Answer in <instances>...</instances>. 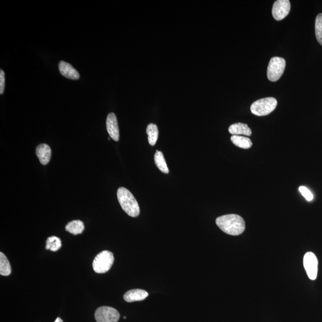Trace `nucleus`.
Returning <instances> with one entry per match:
<instances>
[{"label":"nucleus","mask_w":322,"mask_h":322,"mask_svg":"<svg viewBox=\"0 0 322 322\" xmlns=\"http://www.w3.org/2000/svg\"><path fill=\"white\" fill-rule=\"evenodd\" d=\"M291 10V3L289 0H277L273 6L272 15L275 20L279 21L285 18Z\"/></svg>","instance_id":"8"},{"label":"nucleus","mask_w":322,"mask_h":322,"mask_svg":"<svg viewBox=\"0 0 322 322\" xmlns=\"http://www.w3.org/2000/svg\"><path fill=\"white\" fill-rule=\"evenodd\" d=\"M218 227L223 232L232 236L240 235L245 230V223L243 218L237 214H228L218 217L215 221Z\"/></svg>","instance_id":"1"},{"label":"nucleus","mask_w":322,"mask_h":322,"mask_svg":"<svg viewBox=\"0 0 322 322\" xmlns=\"http://www.w3.org/2000/svg\"><path fill=\"white\" fill-rule=\"evenodd\" d=\"M84 228V223L82 221L73 220L68 224L65 229L68 232L76 235L83 233Z\"/></svg>","instance_id":"15"},{"label":"nucleus","mask_w":322,"mask_h":322,"mask_svg":"<svg viewBox=\"0 0 322 322\" xmlns=\"http://www.w3.org/2000/svg\"><path fill=\"white\" fill-rule=\"evenodd\" d=\"M120 206L126 213L132 217H137L140 214V207L135 196L125 187H119L117 192Z\"/></svg>","instance_id":"2"},{"label":"nucleus","mask_w":322,"mask_h":322,"mask_svg":"<svg viewBox=\"0 0 322 322\" xmlns=\"http://www.w3.org/2000/svg\"><path fill=\"white\" fill-rule=\"evenodd\" d=\"M286 67L285 60L282 57H274L270 59L267 68V77L270 81L279 80Z\"/></svg>","instance_id":"5"},{"label":"nucleus","mask_w":322,"mask_h":322,"mask_svg":"<svg viewBox=\"0 0 322 322\" xmlns=\"http://www.w3.org/2000/svg\"><path fill=\"white\" fill-rule=\"evenodd\" d=\"M229 132L233 136L244 135L250 136L252 135L251 130L247 124L236 123L231 125L229 128Z\"/></svg>","instance_id":"13"},{"label":"nucleus","mask_w":322,"mask_h":322,"mask_svg":"<svg viewBox=\"0 0 322 322\" xmlns=\"http://www.w3.org/2000/svg\"><path fill=\"white\" fill-rule=\"evenodd\" d=\"M12 272L10 264L3 253H0V275L7 276Z\"/></svg>","instance_id":"18"},{"label":"nucleus","mask_w":322,"mask_h":322,"mask_svg":"<svg viewBox=\"0 0 322 322\" xmlns=\"http://www.w3.org/2000/svg\"><path fill=\"white\" fill-rule=\"evenodd\" d=\"M146 133L148 136V141L151 146H155L157 143L159 135V131L157 125L154 124H150L147 127Z\"/></svg>","instance_id":"16"},{"label":"nucleus","mask_w":322,"mask_h":322,"mask_svg":"<svg viewBox=\"0 0 322 322\" xmlns=\"http://www.w3.org/2000/svg\"><path fill=\"white\" fill-rule=\"evenodd\" d=\"M62 247L61 239L56 236L49 237L46 241V249L56 252Z\"/></svg>","instance_id":"19"},{"label":"nucleus","mask_w":322,"mask_h":322,"mask_svg":"<svg viewBox=\"0 0 322 322\" xmlns=\"http://www.w3.org/2000/svg\"><path fill=\"white\" fill-rule=\"evenodd\" d=\"M149 294L143 289H136L128 291L124 294V299L125 301L132 302L143 301L148 297Z\"/></svg>","instance_id":"11"},{"label":"nucleus","mask_w":322,"mask_h":322,"mask_svg":"<svg viewBox=\"0 0 322 322\" xmlns=\"http://www.w3.org/2000/svg\"><path fill=\"white\" fill-rule=\"evenodd\" d=\"M114 256L113 253L103 251L95 256L92 262V268L97 274H105L113 266Z\"/></svg>","instance_id":"4"},{"label":"nucleus","mask_w":322,"mask_h":322,"mask_svg":"<svg viewBox=\"0 0 322 322\" xmlns=\"http://www.w3.org/2000/svg\"><path fill=\"white\" fill-rule=\"evenodd\" d=\"M155 164L159 170L162 172L163 173L168 174L169 173V169L167 165H166V161L163 157L162 152L157 151L155 154Z\"/></svg>","instance_id":"17"},{"label":"nucleus","mask_w":322,"mask_h":322,"mask_svg":"<svg viewBox=\"0 0 322 322\" xmlns=\"http://www.w3.org/2000/svg\"><path fill=\"white\" fill-rule=\"evenodd\" d=\"M119 318L118 311L111 307H100L95 312V319L97 322H117Z\"/></svg>","instance_id":"6"},{"label":"nucleus","mask_w":322,"mask_h":322,"mask_svg":"<svg viewBox=\"0 0 322 322\" xmlns=\"http://www.w3.org/2000/svg\"><path fill=\"white\" fill-rule=\"evenodd\" d=\"M5 89V73L3 70H0V94H3Z\"/></svg>","instance_id":"22"},{"label":"nucleus","mask_w":322,"mask_h":322,"mask_svg":"<svg viewBox=\"0 0 322 322\" xmlns=\"http://www.w3.org/2000/svg\"><path fill=\"white\" fill-rule=\"evenodd\" d=\"M277 105V100L275 98H263L253 103L251 106V111L256 116H266L272 113L276 108Z\"/></svg>","instance_id":"3"},{"label":"nucleus","mask_w":322,"mask_h":322,"mask_svg":"<svg viewBox=\"0 0 322 322\" xmlns=\"http://www.w3.org/2000/svg\"><path fill=\"white\" fill-rule=\"evenodd\" d=\"M106 128L110 137L115 141L119 139V131L116 116L114 113H110L106 119Z\"/></svg>","instance_id":"9"},{"label":"nucleus","mask_w":322,"mask_h":322,"mask_svg":"<svg viewBox=\"0 0 322 322\" xmlns=\"http://www.w3.org/2000/svg\"><path fill=\"white\" fill-rule=\"evenodd\" d=\"M303 264L308 278L315 280L317 278L318 272V260L315 253L308 252L304 256Z\"/></svg>","instance_id":"7"},{"label":"nucleus","mask_w":322,"mask_h":322,"mask_svg":"<svg viewBox=\"0 0 322 322\" xmlns=\"http://www.w3.org/2000/svg\"><path fill=\"white\" fill-rule=\"evenodd\" d=\"M231 141L234 145L242 149H249L253 146V142L251 139L244 137L242 136H232L231 137Z\"/></svg>","instance_id":"14"},{"label":"nucleus","mask_w":322,"mask_h":322,"mask_svg":"<svg viewBox=\"0 0 322 322\" xmlns=\"http://www.w3.org/2000/svg\"><path fill=\"white\" fill-rule=\"evenodd\" d=\"M54 322H63V321L62 320V319L61 318H57L56 319V320L55 321H54Z\"/></svg>","instance_id":"23"},{"label":"nucleus","mask_w":322,"mask_h":322,"mask_svg":"<svg viewBox=\"0 0 322 322\" xmlns=\"http://www.w3.org/2000/svg\"><path fill=\"white\" fill-rule=\"evenodd\" d=\"M315 33L318 42L322 46V13L316 17L315 22Z\"/></svg>","instance_id":"20"},{"label":"nucleus","mask_w":322,"mask_h":322,"mask_svg":"<svg viewBox=\"0 0 322 322\" xmlns=\"http://www.w3.org/2000/svg\"><path fill=\"white\" fill-rule=\"evenodd\" d=\"M299 191L301 195L304 196L307 201H312L314 196L313 193L306 187L301 186L299 187Z\"/></svg>","instance_id":"21"},{"label":"nucleus","mask_w":322,"mask_h":322,"mask_svg":"<svg viewBox=\"0 0 322 322\" xmlns=\"http://www.w3.org/2000/svg\"><path fill=\"white\" fill-rule=\"evenodd\" d=\"M59 69L61 74L68 79L77 80L80 77V73L71 65L64 61L60 62Z\"/></svg>","instance_id":"10"},{"label":"nucleus","mask_w":322,"mask_h":322,"mask_svg":"<svg viewBox=\"0 0 322 322\" xmlns=\"http://www.w3.org/2000/svg\"><path fill=\"white\" fill-rule=\"evenodd\" d=\"M124 319H126V317H125V316H124Z\"/></svg>","instance_id":"24"},{"label":"nucleus","mask_w":322,"mask_h":322,"mask_svg":"<svg viewBox=\"0 0 322 322\" xmlns=\"http://www.w3.org/2000/svg\"><path fill=\"white\" fill-rule=\"evenodd\" d=\"M36 154L40 162L44 165L50 162L51 156V150L47 144H41L36 149Z\"/></svg>","instance_id":"12"}]
</instances>
